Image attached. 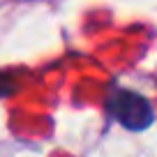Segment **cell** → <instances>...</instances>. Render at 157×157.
Returning a JSON list of instances; mask_svg holds the SVG:
<instances>
[{
	"instance_id": "6da1fadb",
	"label": "cell",
	"mask_w": 157,
	"mask_h": 157,
	"mask_svg": "<svg viewBox=\"0 0 157 157\" xmlns=\"http://www.w3.org/2000/svg\"><path fill=\"white\" fill-rule=\"evenodd\" d=\"M109 109L118 123L132 132H141V129L150 127L152 118H155L150 102L132 90H118L109 102Z\"/></svg>"
}]
</instances>
